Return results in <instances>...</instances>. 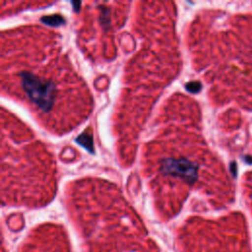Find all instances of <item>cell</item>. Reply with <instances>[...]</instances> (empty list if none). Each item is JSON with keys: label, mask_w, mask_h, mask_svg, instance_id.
<instances>
[{"label": "cell", "mask_w": 252, "mask_h": 252, "mask_svg": "<svg viewBox=\"0 0 252 252\" xmlns=\"http://www.w3.org/2000/svg\"><path fill=\"white\" fill-rule=\"evenodd\" d=\"M161 170L164 173L193 182L197 178V165L185 158H167L162 161Z\"/></svg>", "instance_id": "2"}, {"label": "cell", "mask_w": 252, "mask_h": 252, "mask_svg": "<svg viewBox=\"0 0 252 252\" xmlns=\"http://www.w3.org/2000/svg\"><path fill=\"white\" fill-rule=\"evenodd\" d=\"M20 77L24 92L31 101L43 111L50 110L55 102V85L50 80L31 72H23Z\"/></svg>", "instance_id": "1"}]
</instances>
